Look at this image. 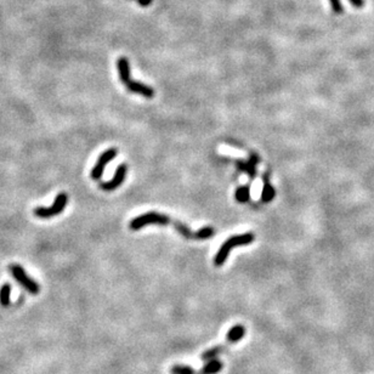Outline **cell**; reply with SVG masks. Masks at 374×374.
Here are the masks:
<instances>
[{"mask_svg": "<svg viewBox=\"0 0 374 374\" xmlns=\"http://www.w3.org/2000/svg\"><path fill=\"white\" fill-rule=\"evenodd\" d=\"M245 335H246L245 326H242V325L233 326V327L229 331V333H227V337L226 339H225V341L223 344L217 345V346H214L211 349H208V350H205L204 353L202 354V356H201L202 361L208 362V361L218 359L219 355L226 353V351L229 350L232 345L237 344L239 340H242V339L245 338Z\"/></svg>", "mask_w": 374, "mask_h": 374, "instance_id": "obj_1", "label": "cell"}, {"mask_svg": "<svg viewBox=\"0 0 374 374\" xmlns=\"http://www.w3.org/2000/svg\"><path fill=\"white\" fill-rule=\"evenodd\" d=\"M117 67H118L120 81H122V83L125 85L129 91L135 94H140L142 96L147 97V99H151V97L154 96V90L151 87L132 81L131 75H130V63L125 58L118 59V61H117Z\"/></svg>", "mask_w": 374, "mask_h": 374, "instance_id": "obj_2", "label": "cell"}, {"mask_svg": "<svg viewBox=\"0 0 374 374\" xmlns=\"http://www.w3.org/2000/svg\"><path fill=\"white\" fill-rule=\"evenodd\" d=\"M254 239H255V236L250 232L237 234V236L230 237L226 242L223 243V246L220 247V249H219L217 255H215V258H214L215 266L224 265V262L226 261L227 258H229L231 249L236 248V247H239V246L250 245V243H252Z\"/></svg>", "mask_w": 374, "mask_h": 374, "instance_id": "obj_3", "label": "cell"}, {"mask_svg": "<svg viewBox=\"0 0 374 374\" xmlns=\"http://www.w3.org/2000/svg\"><path fill=\"white\" fill-rule=\"evenodd\" d=\"M168 225L173 224L174 227L177 229L180 221H173L172 219L164 214L156 213V211H150V213H145L140 215V217H136L130 221V229L138 231L142 229V227L147 226V225Z\"/></svg>", "mask_w": 374, "mask_h": 374, "instance_id": "obj_4", "label": "cell"}, {"mask_svg": "<svg viewBox=\"0 0 374 374\" xmlns=\"http://www.w3.org/2000/svg\"><path fill=\"white\" fill-rule=\"evenodd\" d=\"M224 363L220 360L215 359L211 361H208L204 364L202 369H195L190 366H185V364H175L170 369L172 374H218L223 369Z\"/></svg>", "mask_w": 374, "mask_h": 374, "instance_id": "obj_5", "label": "cell"}, {"mask_svg": "<svg viewBox=\"0 0 374 374\" xmlns=\"http://www.w3.org/2000/svg\"><path fill=\"white\" fill-rule=\"evenodd\" d=\"M67 201L68 197L66 193H59L52 205H50V207H38L34 209L33 213L36 217L40 219H50L52 217H56V215L61 214L65 210L66 205H67Z\"/></svg>", "mask_w": 374, "mask_h": 374, "instance_id": "obj_6", "label": "cell"}, {"mask_svg": "<svg viewBox=\"0 0 374 374\" xmlns=\"http://www.w3.org/2000/svg\"><path fill=\"white\" fill-rule=\"evenodd\" d=\"M9 270H10L12 277H14L15 280L24 288V289L28 290L32 294H34V296L39 293L40 290L39 284H38L34 280H32L22 266H20L18 264H11L9 266Z\"/></svg>", "mask_w": 374, "mask_h": 374, "instance_id": "obj_7", "label": "cell"}, {"mask_svg": "<svg viewBox=\"0 0 374 374\" xmlns=\"http://www.w3.org/2000/svg\"><path fill=\"white\" fill-rule=\"evenodd\" d=\"M116 156H117L116 148H110V150L104 151L99 157V159H97L93 170H91V177H93L94 180H100L103 175L104 167H106L111 161L115 159Z\"/></svg>", "mask_w": 374, "mask_h": 374, "instance_id": "obj_8", "label": "cell"}, {"mask_svg": "<svg viewBox=\"0 0 374 374\" xmlns=\"http://www.w3.org/2000/svg\"><path fill=\"white\" fill-rule=\"evenodd\" d=\"M126 170H128V168H126L125 164H120V166L117 168L115 176L112 177V180H110V181L107 182H103L102 185H101L102 190H104V191H113V190L118 189V187L124 182Z\"/></svg>", "mask_w": 374, "mask_h": 374, "instance_id": "obj_9", "label": "cell"}, {"mask_svg": "<svg viewBox=\"0 0 374 374\" xmlns=\"http://www.w3.org/2000/svg\"><path fill=\"white\" fill-rule=\"evenodd\" d=\"M258 157L254 156L253 154L252 157H250V159L248 162H243V161H237V167H238L239 170H242V172H245L248 174V175L250 177H254L256 175V164H258Z\"/></svg>", "mask_w": 374, "mask_h": 374, "instance_id": "obj_10", "label": "cell"}, {"mask_svg": "<svg viewBox=\"0 0 374 374\" xmlns=\"http://www.w3.org/2000/svg\"><path fill=\"white\" fill-rule=\"evenodd\" d=\"M276 196V191L275 189L272 187V185L269 182L268 176L264 175V187H262V192H261V201L264 203H270L272 199L275 198Z\"/></svg>", "mask_w": 374, "mask_h": 374, "instance_id": "obj_11", "label": "cell"}, {"mask_svg": "<svg viewBox=\"0 0 374 374\" xmlns=\"http://www.w3.org/2000/svg\"><path fill=\"white\" fill-rule=\"evenodd\" d=\"M234 198L237 202L239 203H247L250 198V186L249 185H243L239 186L238 189L234 192Z\"/></svg>", "mask_w": 374, "mask_h": 374, "instance_id": "obj_12", "label": "cell"}, {"mask_svg": "<svg viewBox=\"0 0 374 374\" xmlns=\"http://www.w3.org/2000/svg\"><path fill=\"white\" fill-rule=\"evenodd\" d=\"M10 294H11V286L9 283L3 284L0 288V305L8 307L10 305Z\"/></svg>", "mask_w": 374, "mask_h": 374, "instance_id": "obj_13", "label": "cell"}, {"mask_svg": "<svg viewBox=\"0 0 374 374\" xmlns=\"http://www.w3.org/2000/svg\"><path fill=\"white\" fill-rule=\"evenodd\" d=\"M214 236V229L210 226L202 227L201 230L196 232V239H208Z\"/></svg>", "mask_w": 374, "mask_h": 374, "instance_id": "obj_14", "label": "cell"}, {"mask_svg": "<svg viewBox=\"0 0 374 374\" xmlns=\"http://www.w3.org/2000/svg\"><path fill=\"white\" fill-rule=\"evenodd\" d=\"M329 4H331L332 10L335 12L337 15L343 14L344 11V6L340 3V0H329Z\"/></svg>", "mask_w": 374, "mask_h": 374, "instance_id": "obj_15", "label": "cell"}, {"mask_svg": "<svg viewBox=\"0 0 374 374\" xmlns=\"http://www.w3.org/2000/svg\"><path fill=\"white\" fill-rule=\"evenodd\" d=\"M349 3H350L354 8L357 9H361L364 6V0H349Z\"/></svg>", "mask_w": 374, "mask_h": 374, "instance_id": "obj_16", "label": "cell"}, {"mask_svg": "<svg viewBox=\"0 0 374 374\" xmlns=\"http://www.w3.org/2000/svg\"><path fill=\"white\" fill-rule=\"evenodd\" d=\"M138 3L141 6H148L152 3V0H138Z\"/></svg>", "mask_w": 374, "mask_h": 374, "instance_id": "obj_17", "label": "cell"}]
</instances>
